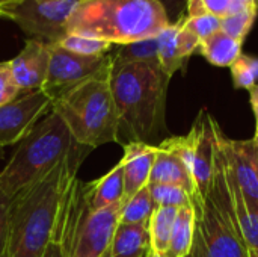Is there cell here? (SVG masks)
I'll list each match as a JSON object with an SVG mask.
<instances>
[{"label": "cell", "instance_id": "6da1fadb", "mask_svg": "<svg viewBox=\"0 0 258 257\" xmlns=\"http://www.w3.org/2000/svg\"><path fill=\"white\" fill-rule=\"evenodd\" d=\"M91 150L76 145L56 168L12 198L9 257H42L51 241L63 195Z\"/></svg>", "mask_w": 258, "mask_h": 257}, {"label": "cell", "instance_id": "7a4b0ae2", "mask_svg": "<svg viewBox=\"0 0 258 257\" xmlns=\"http://www.w3.org/2000/svg\"><path fill=\"white\" fill-rule=\"evenodd\" d=\"M169 80L159 64L112 61L110 88L119 118V144H150L165 129Z\"/></svg>", "mask_w": 258, "mask_h": 257}, {"label": "cell", "instance_id": "3957f363", "mask_svg": "<svg viewBox=\"0 0 258 257\" xmlns=\"http://www.w3.org/2000/svg\"><path fill=\"white\" fill-rule=\"evenodd\" d=\"M169 24L162 0H80L67 33L125 45L157 36Z\"/></svg>", "mask_w": 258, "mask_h": 257}, {"label": "cell", "instance_id": "277c9868", "mask_svg": "<svg viewBox=\"0 0 258 257\" xmlns=\"http://www.w3.org/2000/svg\"><path fill=\"white\" fill-rule=\"evenodd\" d=\"M112 62L97 74L53 98L56 112L73 138L89 148L119 142V118L110 88Z\"/></svg>", "mask_w": 258, "mask_h": 257}, {"label": "cell", "instance_id": "5b68a950", "mask_svg": "<svg viewBox=\"0 0 258 257\" xmlns=\"http://www.w3.org/2000/svg\"><path fill=\"white\" fill-rule=\"evenodd\" d=\"M122 201L100 211L92 209L91 183L76 177L63 195L53 230L63 257L106 256L119 224Z\"/></svg>", "mask_w": 258, "mask_h": 257}, {"label": "cell", "instance_id": "8992f818", "mask_svg": "<svg viewBox=\"0 0 258 257\" xmlns=\"http://www.w3.org/2000/svg\"><path fill=\"white\" fill-rule=\"evenodd\" d=\"M197 214L195 242L189 257H249L233 209L225 155L218 147L215 176L209 192L192 197Z\"/></svg>", "mask_w": 258, "mask_h": 257}, {"label": "cell", "instance_id": "52a82bcc", "mask_svg": "<svg viewBox=\"0 0 258 257\" xmlns=\"http://www.w3.org/2000/svg\"><path fill=\"white\" fill-rule=\"evenodd\" d=\"M79 142L63 120L50 111L20 141L15 153L0 173V194L14 198L56 168Z\"/></svg>", "mask_w": 258, "mask_h": 257}, {"label": "cell", "instance_id": "ba28073f", "mask_svg": "<svg viewBox=\"0 0 258 257\" xmlns=\"http://www.w3.org/2000/svg\"><path fill=\"white\" fill-rule=\"evenodd\" d=\"M80 0H23L8 20L27 39L57 44L67 35V23Z\"/></svg>", "mask_w": 258, "mask_h": 257}, {"label": "cell", "instance_id": "9c48e42d", "mask_svg": "<svg viewBox=\"0 0 258 257\" xmlns=\"http://www.w3.org/2000/svg\"><path fill=\"white\" fill-rule=\"evenodd\" d=\"M112 62V53L104 56H82L68 52L59 44H51V56L44 91L51 100L60 92L97 74Z\"/></svg>", "mask_w": 258, "mask_h": 257}, {"label": "cell", "instance_id": "30bf717a", "mask_svg": "<svg viewBox=\"0 0 258 257\" xmlns=\"http://www.w3.org/2000/svg\"><path fill=\"white\" fill-rule=\"evenodd\" d=\"M51 97L44 91L20 94L15 100L0 108V147L20 142L51 111Z\"/></svg>", "mask_w": 258, "mask_h": 257}, {"label": "cell", "instance_id": "8fae6325", "mask_svg": "<svg viewBox=\"0 0 258 257\" xmlns=\"http://www.w3.org/2000/svg\"><path fill=\"white\" fill-rule=\"evenodd\" d=\"M195 130V145H194V182L197 191L201 197L209 192L215 176V164L219 147L221 129L215 118L203 109L192 126Z\"/></svg>", "mask_w": 258, "mask_h": 257}, {"label": "cell", "instance_id": "7c38bea8", "mask_svg": "<svg viewBox=\"0 0 258 257\" xmlns=\"http://www.w3.org/2000/svg\"><path fill=\"white\" fill-rule=\"evenodd\" d=\"M219 144L245 200L252 212H258V153L255 139L234 141L225 138L221 132Z\"/></svg>", "mask_w": 258, "mask_h": 257}, {"label": "cell", "instance_id": "4fadbf2b", "mask_svg": "<svg viewBox=\"0 0 258 257\" xmlns=\"http://www.w3.org/2000/svg\"><path fill=\"white\" fill-rule=\"evenodd\" d=\"M51 56V44L26 39L23 50L11 59V70L21 94L44 88Z\"/></svg>", "mask_w": 258, "mask_h": 257}, {"label": "cell", "instance_id": "5bb4252c", "mask_svg": "<svg viewBox=\"0 0 258 257\" xmlns=\"http://www.w3.org/2000/svg\"><path fill=\"white\" fill-rule=\"evenodd\" d=\"M156 153L157 145L147 142H128L124 145V156L119 161L124 170V198L148 186Z\"/></svg>", "mask_w": 258, "mask_h": 257}, {"label": "cell", "instance_id": "9a60e30c", "mask_svg": "<svg viewBox=\"0 0 258 257\" xmlns=\"http://www.w3.org/2000/svg\"><path fill=\"white\" fill-rule=\"evenodd\" d=\"M148 185H174L183 188L192 197L198 194L192 171L187 164L175 151H171L160 145H157V153Z\"/></svg>", "mask_w": 258, "mask_h": 257}, {"label": "cell", "instance_id": "2e32d148", "mask_svg": "<svg viewBox=\"0 0 258 257\" xmlns=\"http://www.w3.org/2000/svg\"><path fill=\"white\" fill-rule=\"evenodd\" d=\"M150 250L148 224H118L104 257H145Z\"/></svg>", "mask_w": 258, "mask_h": 257}, {"label": "cell", "instance_id": "e0dca14e", "mask_svg": "<svg viewBox=\"0 0 258 257\" xmlns=\"http://www.w3.org/2000/svg\"><path fill=\"white\" fill-rule=\"evenodd\" d=\"M225 165H227V179H228L231 203H233V209H234V214L237 218L240 233H242L245 244L249 250H258V212L251 211L248 201L245 200V197H243V194H242V191H240V188H239V185L233 176V171L228 165L227 158H225Z\"/></svg>", "mask_w": 258, "mask_h": 257}, {"label": "cell", "instance_id": "ac0fdd59", "mask_svg": "<svg viewBox=\"0 0 258 257\" xmlns=\"http://www.w3.org/2000/svg\"><path fill=\"white\" fill-rule=\"evenodd\" d=\"M91 183V206L95 211L113 206L124 200V170L118 162L107 174Z\"/></svg>", "mask_w": 258, "mask_h": 257}, {"label": "cell", "instance_id": "d6986e66", "mask_svg": "<svg viewBox=\"0 0 258 257\" xmlns=\"http://www.w3.org/2000/svg\"><path fill=\"white\" fill-rule=\"evenodd\" d=\"M183 23V17L175 23H171L157 35V58L162 71L172 77L175 73L183 71L187 61L180 55L178 50V32Z\"/></svg>", "mask_w": 258, "mask_h": 257}, {"label": "cell", "instance_id": "ffe728a7", "mask_svg": "<svg viewBox=\"0 0 258 257\" xmlns=\"http://www.w3.org/2000/svg\"><path fill=\"white\" fill-rule=\"evenodd\" d=\"M242 44L243 41L219 30L201 41L200 53L215 67H231L242 55Z\"/></svg>", "mask_w": 258, "mask_h": 257}, {"label": "cell", "instance_id": "44dd1931", "mask_svg": "<svg viewBox=\"0 0 258 257\" xmlns=\"http://www.w3.org/2000/svg\"><path fill=\"white\" fill-rule=\"evenodd\" d=\"M197 214L194 204L178 209L166 257H189L195 242Z\"/></svg>", "mask_w": 258, "mask_h": 257}, {"label": "cell", "instance_id": "7402d4cb", "mask_svg": "<svg viewBox=\"0 0 258 257\" xmlns=\"http://www.w3.org/2000/svg\"><path fill=\"white\" fill-rule=\"evenodd\" d=\"M178 209L168 206H157L148 221L150 232V250L156 254L166 257L169 250V242L177 220Z\"/></svg>", "mask_w": 258, "mask_h": 257}, {"label": "cell", "instance_id": "603a6c76", "mask_svg": "<svg viewBox=\"0 0 258 257\" xmlns=\"http://www.w3.org/2000/svg\"><path fill=\"white\" fill-rule=\"evenodd\" d=\"M156 206L150 192V186L142 188L135 195L124 198L119 223L121 224H148Z\"/></svg>", "mask_w": 258, "mask_h": 257}, {"label": "cell", "instance_id": "cb8c5ba5", "mask_svg": "<svg viewBox=\"0 0 258 257\" xmlns=\"http://www.w3.org/2000/svg\"><path fill=\"white\" fill-rule=\"evenodd\" d=\"M113 64H127V62H150L159 64L157 58V36L141 39L125 45H116L112 52Z\"/></svg>", "mask_w": 258, "mask_h": 257}, {"label": "cell", "instance_id": "d4e9b609", "mask_svg": "<svg viewBox=\"0 0 258 257\" xmlns=\"http://www.w3.org/2000/svg\"><path fill=\"white\" fill-rule=\"evenodd\" d=\"M59 45H62L63 48H67L68 52H73L76 55H82V56H104L107 53H110L113 44L103 41V39H97V38H88V36H82V35H74V33H67L59 42Z\"/></svg>", "mask_w": 258, "mask_h": 257}, {"label": "cell", "instance_id": "484cf974", "mask_svg": "<svg viewBox=\"0 0 258 257\" xmlns=\"http://www.w3.org/2000/svg\"><path fill=\"white\" fill-rule=\"evenodd\" d=\"M233 83L237 89H252L258 85V58L240 55L230 67Z\"/></svg>", "mask_w": 258, "mask_h": 257}, {"label": "cell", "instance_id": "4316f807", "mask_svg": "<svg viewBox=\"0 0 258 257\" xmlns=\"http://www.w3.org/2000/svg\"><path fill=\"white\" fill-rule=\"evenodd\" d=\"M154 206L184 208L192 204V195L180 186L174 185H148Z\"/></svg>", "mask_w": 258, "mask_h": 257}, {"label": "cell", "instance_id": "83f0119b", "mask_svg": "<svg viewBox=\"0 0 258 257\" xmlns=\"http://www.w3.org/2000/svg\"><path fill=\"white\" fill-rule=\"evenodd\" d=\"M257 15L258 9H248V11L234 14L231 17H227V18L221 20V30L234 39L243 41L246 38V35L249 33Z\"/></svg>", "mask_w": 258, "mask_h": 257}, {"label": "cell", "instance_id": "f1b7e54d", "mask_svg": "<svg viewBox=\"0 0 258 257\" xmlns=\"http://www.w3.org/2000/svg\"><path fill=\"white\" fill-rule=\"evenodd\" d=\"M209 14L224 20L248 9H258V0H203Z\"/></svg>", "mask_w": 258, "mask_h": 257}, {"label": "cell", "instance_id": "f546056e", "mask_svg": "<svg viewBox=\"0 0 258 257\" xmlns=\"http://www.w3.org/2000/svg\"><path fill=\"white\" fill-rule=\"evenodd\" d=\"M184 27L190 30L200 41H204L210 35L221 30V18L206 14L200 17H187L184 18Z\"/></svg>", "mask_w": 258, "mask_h": 257}, {"label": "cell", "instance_id": "4dcf8cb0", "mask_svg": "<svg viewBox=\"0 0 258 257\" xmlns=\"http://www.w3.org/2000/svg\"><path fill=\"white\" fill-rule=\"evenodd\" d=\"M20 94L21 91L14 79L11 62L9 61L0 62V108L15 100Z\"/></svg>", "mask_w": 258, "mask_h": 257}, {"label": "cell", "instance_id": "1f68e13d", "mask_svg": "<svg viewBox=\"0 0 258 257\" xmlns=\"http://www.w3.org/2000/svg\"><path fill=\"white\" fill-rule=\"evenodd\" d=\"M12 198L0 194V257H9V229H11Z\"/></svg>", "mask_w": 258, "mask_h": 257}, {"label": "cell", "instance_id": "d6a6232c", "mask_svg": "<svg viewBox=\"0 0 258 257\" xmlns=\"http://www.w3.org/2000/svg\"><path fill=\"white\" fill-rule=\"evenodd\" d=\"M209 14L203 0H187V17H200Z\"/></svg>", "mask_w": 258, "mask_h": 257}, {"label": "cell", "instance_id": "836d02e7", "mask_svg": "<svg viewBox=\"0 0 258 257\" xmlns=\"http://www.w3.org/2000/svg\"><path fill=\"white\" fill-rule=\"evenodd\" d=\"M21 2L23 0H0V18H9V15Z\"/></svg>", "mask_w": 258, "mask_h": 257}, {"label": "cell", "instance_id": "e575fe53", "mask_svg": "<svg viewBox=\"0 0 258 257\" xmlns=\"http://www.w3.org/2000/svg\"><path fill=\"white\" fill-rule=\"evenodd\" d=\"M42 257H63V253H62V248H60V244L51 236V241L48 244V247L45 248Z\"/></svg>", "mask_w": 258, "mask_h": 257}, {"label": "cell", "instance_id": "d590c367", "mask_svg": "<svg viewBox=\"0 0 258 257\" xmlns=\"http://www.w3.org/2000/svg\"><path fill=\"white\" fill-rule=\"evenodd\" d=\"M249 103L255 117V121L258 120V85H255L252 89H249Z\"/></svg>", "mask_w": 258, "mask_h": 257}, {"label": "cell", "instance_id": "8d00e7d4", "mask_svg": "<svg viewBox=\"0 0 258 257\" xmlns=\"http://www.w3.org/2000/svg\"><path fill=\"white\" fill-rule=\"evenodd\" d=\"M145 257H162V256H159V254H156L154 251L148 250V251H147V254H145Z\"/></svg>", "mask_w": 258, "mask_h": 257}, {"label": "cell", "instance_id": "74e56055", "mask_svg": "<svg viewBox=\"0 0 258 257\" xmlns=\"http://www.w3.org/2000/svg\"><path fill=\"white\" fill-rule=\"evenodd\" d=\"M249 257H258V250H249Z\"/></svg>", "mask_w": 258, "mask_h": 257}, {"label": "cell", "instance_id": "f35d334b", "mask_svg": "<svg viewBox=\"0 0 258 257\" xmlns=\"http://www.w3.org/2000/svg\"><path fill=\"white\" fill-rule=\"evenodd\" d=\"M254 139H257L258 141V120H257V126H255V136H254Z\"/></svg>", "mask_w": 258, "mask_h": 257}, {"label": "cell", "instance_id": "ab89813d", "mask_svg": "<svg viewBox=\"0 0 258 257\" xmlns=\"http://www.w3.org/2000/svg\"><path fill=\"white\" fill-rule=\"evenodd\" d=\"M255 142H257V153H258V141L257 139H255Z\"/></svg>", "mask_w": 258, "mask_h": 257}]
</instances>
